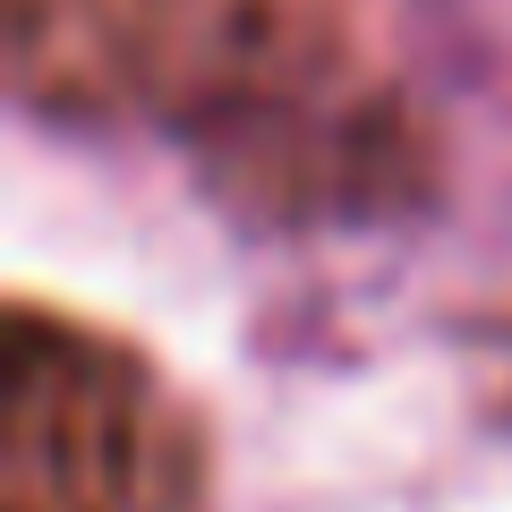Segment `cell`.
Masks as SVG:
<instances>
[{
  "instance_id": "cell-1",
  "label": "cell",
  "mask_w": 512,
  "mask_h": 512,
  "mask_svg": "<svg viewBox=\"0 0 512 512\" xmlns=\"http://www.w3.org/2000/svg\"><path fill=\"white\" fill-rule=\"evenodd\" d=\"M154 393L103 342L18 308L9 325V512H154Z\"/></svg>"
}]
</instances>
